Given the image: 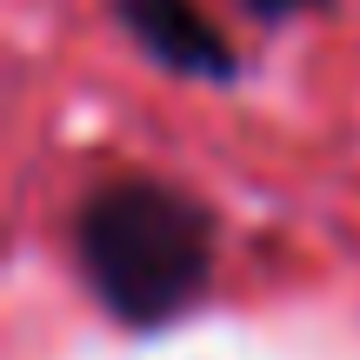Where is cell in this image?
I'll return each instance as SVG.
<instances>
[{"mask_svg":"<svg viewBox=\"0 0 360 360\" xmlns=\"http://www.w3.org/2000/svg\"><path fill=\"white\" fill-rule=\"evenodd\" d=\"M254 27H294L307 13H334V0H233Z\"/></svg>","mask_w":360,"mask_h":360,"instance_id":"3957f363","label":"cell"},{"mask_svg":"<svg viewBox=\"0 0 360 360\" xmlns=\"http://www.w3.org/2000/svg\"><path fill=\"white\" fill-rule=\"evenodd\" d=\"M67 260L120 334L154 340L214 294L220 214L174 174L107 167L67 207Z\"/></svg>","mask_w":360,"mask_h":360,"instance_id":"6da1fadb","label":"cell"},{"mask_svg":"<svg viewBox=\"0 0 360 360\" xmlns=\"http://www.w3.org/2000/svg\"><path fill=\"white\" fill-rule=\"evenodd\" d=\"M107 20L127 34V47L147 67L200 87H233L240 80V47L200 0H107Z\"/></svg>","mask_w":360,"mask_h":360,"instance_id":"7a4b0ae2","label":"cell"}]
</instances>
